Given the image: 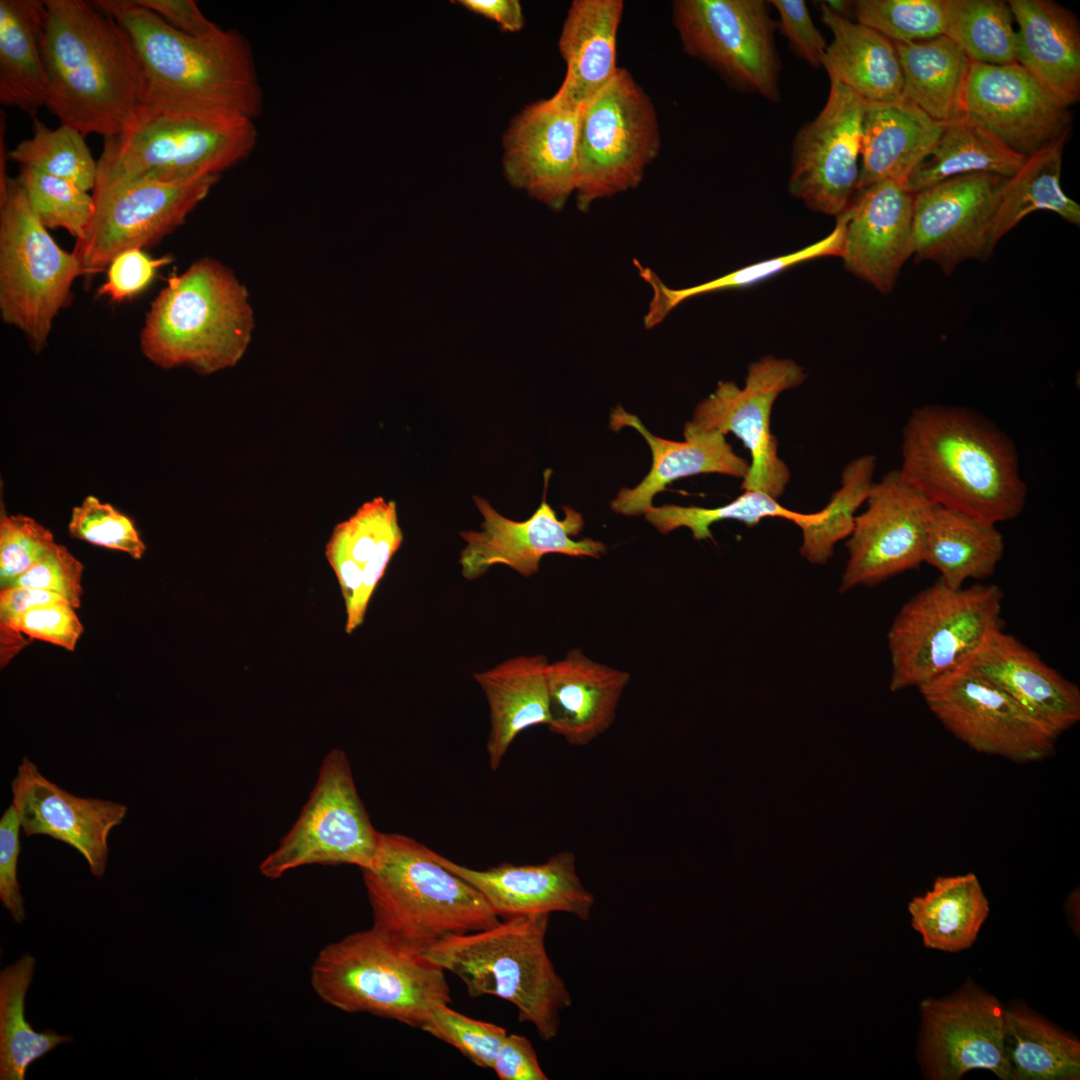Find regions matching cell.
<instances>
[{"instance_id":"6da1fadb","label":"cell","mask_w":1080,"mask_h":1080,"mask_svg":"<svg viewBox=\"0 0 1080 1080\" xmlns=\"http://www.w3.org/2000/svg\"><path fill=\"white\" fill-rule=\"evenodd\" d=\"M903 477L936 505L999 523L1019 516L1028 486L1012 439L975 409L915 408L902 429Z\"/></svg>"},{"instance_id":"7a4b0ae2","label":"cell","mask_w":1080,"mask_h":1080,"mask_svg":"<svg viewBox=\"0 0 1080 1080\" xmlns=\"http://www.w3.org/2000/svg\"><path fill=\"white\" fill-rule=\"evenodd\" d=\"M46 107L84 136H118L141 104L140 63L126 30L91 1L44 0Z\"/></svg>"},{"instance_id":"3957f363","label":"cell","mask_w":1080,"mask_h":1080,"mask_svg":"<svg viewBox=\"0 0 1080 1080\" xmlns=\"http://www.w3.org/2000/svg\"><path fill=\"white\" fill-rule=\"evenodd\" d=\"M91 2L131 38L141 69V103L252 120L260 115L263 91L253 53L237 31L196 38L134 0Z\"/></svg>"},{"instance_id":"277c9868","label":"cell","mask_w":1080,"mask_h":1080,"mask_svg":"<svg viewBox=\"0 0 1080 1080\" xmlns=\"http://www.w3.org/2000/svg\"><path fill=\"white\" fill-rule=\"evenodd\" d=\"M254 328L246 287L213 258L172 275L146 315L140 349L163 369L187 366L208 375L234 366Z\"/></svg>"},{"instance_id":"5b68a950","label":"cell","mask_w":1080,"mask_h":1080,"mask_svg":"<svg viewBox=\"0 0 1080 1080\" xmlns=\"http://www.w3.org/2000/svg\"><path fill=\"white\" fill-rule=\"evenodd\" d=\"M362 873L372 926L421 952L448 936L500 922L476 888L409 836L382 833L377 854Z\"/></svg>"},{"instance_id":"8992f818","label":"cell","mask_w":1080,"mask_h":1080,"mask_svg":"<svg viewBox=\"0 0 1080 1080\" xmlns=\"http://www.w3.org/2000/svg\"><path fill=\"white\" fill-rule=\"evenodd\" d=\"M550 914L504 919L485 930L448 936L423 951L456 975L470 997L494 995L511 1002L520 1022L544 1041L560 1030V1013L572 1005L545 946Z\"/></svg>"},{"instance_id":"52a82bcc","label":"cell","mask_w":1080,"mask_h":1080,"mask_svg":"<svg viewBox=\"0 0 1080 1080\" xmlns=\"http://www.w3.org/2000/svg\"><path fill=\"white\" fill-rule=\"evenodd\" d=\"M444 971L372 926L326 945L311 966L310 982L338 1010L421 1029L435 1007L451 1002Z\"/></svg>"},{"instance_id":"ba28073f","label":"cell","mask_w":1080,"mask_h":1080,"mask_svg":"<svg viewBox=\"0 0 1080 1080\" xmlns=\"http://www.w3.org/2000/svg\"><path fill=\"white\" fill-rule=\"evenodd\" d=\"M256 141L247 117L141 103L123 132L105 139L97 176L164 183L220 176Z\"/></svg>"},{"instance_id":"9c48e42d","label":"cell","mask_w":1080,"mask_h":1080,"mask_svg":"<svg viewBox=\"0 0 1080 1080\" xmlns=\"http://www.w3.org/2000/svg\"><path fill=\"white\" fill-rule=\"evenodd\" d=\"M1002 600L995 584L951 588L940 579L911 597L887 634L890 689L919 688L966 662L1002 629Z\"/></svg>"},{"instance_id":"30bf717a","label":"cell","mask_w":1080,"mask_h":1080,"mask_svg":"<svg viewBox=\"0 0 1080 1080\" xmlns=\"http://www.w3.org/2000/svg\"><path fill=\"white\" fill-rule=\"evenodd\" d=\"M83 276L76 256L63 250L31 209L18 178L0 190V315L35 353L45 349L58 313Z\"/></svg>"},{"instance_id":"8fae6325","label":"cell","mask_w":1080,"mask_h":1080,"mask_svg":"<svg viewBox=\"0 0 1080 1080\" xmlns=\"http://www.w3.org/2000/svg\"><path fill=\"white\" fill-rule=\"evenodd\" d=\"M660 150L656 110L626 70L581 110L575 195L585 212L597 200L635 188Z\"/></svg>"},{"instance_id":"7c38bea8","label":"cell","mask_w":1080,"mask_h":1080,"mask_svg":"<svg viewBox=\"0 0 1080 1080\" xmlns=\"http://www.w3.org/2000/svg\"><path fill=\"white\" fill-rule=\"evenodd\" d=\"M381 836L357 792L346 754L333 749L297 820L259 870L268 879L313 864H349L362 870L374 860Z\"/></svg>"},{"instance_id":"4fadbf2b","label":"cell","mask_w":1080,"mask_h":1080,"mask_svg":"<svg viewBox=\"0 0 1080 1080\" xmlns=\"http://www.w3.org/2000/svg\"><path fill=\"white\" fill-rule=\"evenodd\" d=\"M219 178L164 183L97 176L92 218L72 250L83 275L102 272L126 250L160 242L185 222Z\"/></svg>"},{"instance_id":"5bb4252c","label":"cell","mask_w":1080,"mask_h":1080,"mask_svg":"<svg viewBox=\"0 0 1080 1080\" xmlns=\"http://www.w3.org/2000/svg\"><path fill=\"white\" fill-rule=\"evenodd\" d=\"M673 22L684 51L731 86L780 100L777 23L763 0H678Z\"/></svg>"},{"instance_id":"9a60e30c","label":"cell","mask_w":1080,"mask_h":1080,"mask_svg":"<svg viewBox=\"0 0 1080 1080\" xmlns=\"http://www.w3.org/2000/svg\"><path fill=\"white\" fill-rule=\"evenodd\" d=\"M807 375L788 358L767 355L748 367L743 387L721 381L694 409L693 426L704 431L734 434L750 453L749 470L741 489L761 491L778 499L789 481L790 470L780 458L778 440L771 432L776 399L800 386Z\"/></svg>"},{"instance_id":"2e32d148","label":"cell","mask_w":1080,"mask_h":1080,"mask_svg":"<svg viewBox=\"0 0 1080 1080\" xmlns=\"http://www.w3.org/2000/svg\"><path fill=\"white\" fill-rule=\"evenodd\" d=\"M918 689L944 728L977 752L1016 763L1055 752L1057 738L966 662Z\"/></svg>"},{"instance_id":"e0dca14e","label":"cell","mask_w":1080,"mask_h":1080,"mask_svg":"<svg viewBox=\"0 0 1080 1080\" xmlns=\"http://www.w3.org/2000/svg\"><path fill=\"white\" fill-rule=\"evenodd\" d=\"M1004 177L973 173L914 194L910 258L932 262L946 275L969 260L986 261Z\"/></svg>"},{"instance_id":"ac0fdd59","label":"cell","mask_w":1080,"mask_h":1080,"mask_svg":"<svg viewBox=\"0 0 1080 1080\" xmlns=\"http://www.w3.org/2000/svg\"><path fill=\"white\" fill-rule=\"evenodd\" d=\"M829 79L824 107L794 137L788 189L809 209L837 217L857 194L865 102Z\"/></svg>"},{"instance_id":"d6986e66","label":"cell","mask_w":1080,"mask_h":1080,"mask_svg":"<svg viewBox=\"0 0 1080 1080\" xmlns=\"http://www.w3.org/2000/svg\"><path fill=\"white\" fill-rule=\"evenodd\" d=\"M866 510L848 537L840 591L875 586L923 563L927 525L934 507L900 469L874 482Z\"/></svg>"},{"instance_id":"ffe728a7","label":"cell","mask_w":1080,"mask_h":1080,"mask_svg":"<svg viewBox=\"0 0 1080 1080\" xmlns=\"http://www.w3.org/2000/svg\"><path fill=\"white\" fill-rule=\"evenodd\" d=\"M919 1059L932 1080H958L974 1069H985L1011 1080L1005 1050L1006 1009L996 997L967 982L943 999L927 998L920 1005Z\"/></svg>"},{"instance_id":"44dd1931","label":"cell","mask_w":1080,"mask_h":1080,"mask_svg":"<svg viewBox=\"0 0 1080 1080\" xmlns=\"http://www.w3.org/2000/svg\"><path fill=\"white\" fill-rule=\"evenodd\" d=\"M474 501L483 522L479 531L460 532L466 546L461 551L459 563L466 580L478 579L498 564L529 578L539 571L540 561L546 554L599 559L607 551L601 541L589 537L574 539L584 527L583 516L564 506L565 516L559 519L546 502L545 492L540 506L524 521L504 517L479 496H474Z\"/></svg>"},{"instance_id":"7402d4cb","label":"cell","mask_w":1080,"mask_h":1080,"mask_svg":"<svg viewBox=\"0 0 1080 1080\" xmlns=\"http://www.w3.org/2000/svg\"><path fill=\"white\" fill-rule=\"evenodd\" d=\"M580 113L554 94L522 109L503 135L508 182L554 210L575 193Z\"/></svg>"},{"instance_id":"603a6c76","label":"cell","mask_w":1080,"mask_h":1080,"mask_svg":"<svg viewBox=\"0 0 1080 1080\" xmlns=\"http://www.w3.org/2000/svg\"><path fill=\"white\" fill-rule=\"evenodd\" d=\"M1069 108L1018 63L971 62L965 114L1026 158L1070 132Z\"/></svg>"},{"instance_id":"cb8c5ba5","label":"cell","mask_w":1080,"mask_h":1080,"mask_svg":"<svg viewBox=\"0 0 1080 1080\" xmlns=\"http://www.w3.org/2000/svg\"><path fill=\"white\" fill-rule=\"evenodd\" d=\"M12 793L26 836L46 835L71 846L85 858L95 877H103L109 834L123 822L127 806L75 796L43 776L28 757L18 767Z\"/></svg>"},{"instance_id":"d4e9b609","label":"cell","mask_w":1080,"mask_h":1080,"mask_svg":"<svg viewBox=\"0 0 1080 1080\" xmlns=\"http://www.w3.org/2000/svg\"><path fill=\"white\" fill-rule=\"evenodd\" d=\"M433 858L458 875L487 900L498 917L565 912L581 921L590 918L595 896L582 883L576 856L562 851L536 865L503 863L485 870L459 865L431 850Z\"/></svg>"},{"instance_id":"484cf974","label":"cell","mask_w":1080,"mask_h":1080,"mask_svg":"<svg viewBox=\"0 0 1080 1080\" xmlns=\"http://www.w3.org/2000/svg\"><path fill=\"white\" fill-rule=\"evenodd\" d=\"M914 194L894 180L858 192L848 207L845 268L882 294L890 293L910 259Z\"/></svg>"},{"instance_id":"4316f807","label":"cell","mask_w":1080,"mask_h":1080,"mask_svg":"<svg viewBox=\"0 0 1080 1080\" xmlns=\"http://www.w3.org/2000/svg\"><path fill=\"white\" fill-rule=\"evenodd\" d=\"M1055 738L1080 720L1078 686L1012 635L995 630L966 661Z\"/></svg>"},{"instance_id":"83f0119b","label":"cell","mask_w":1080,"mask_h":1080,"mask_svg":"<svg viewBox=\"0 0 1080 1080\" xmlns=\"http://www.w3.org/2000/svg\"><path fill=\"white\" fill-rule=\"evenodd\" d=\"M609 427L613 431L634 428L652 453L651 469L644 479L633 488H622L611 501L617 514L644 515L653 498L675 480L711 473L743 479L749 470V461L734 452L726 435L698 429L689 421L684 425L683 441L668 440L652 434L636 415L618 405L610 415Z\"/></svg>"},{"instance_id":"f1b7e54d","label":"cell","mask_w":1080,"mask_h":1080,"mask_svg":"<svg viewBox=\"0 0 1080 1080\" xmlns=\"http://www.w3.org/2000/svg\"><path fill=\"white\" fill-rule=\"evenodd\" d=\"M402 541L396 504L380 496L334 528L325 555L345 601L346 633L362 624L370 598Z\"/></svg>"},{"instance_id":"f546056e","label":"cell","mask_w":1080,"mask_h":1080,"mask_svg":"<svg viewBox=\"0 0 1080 1080\" xmlns=\"http://www.w3.org/2000/svg\"><path fill=\"white\" fill-rule=\"evenodd\" d=\"M629 682L627 671L571 648L548 667L549 730L571 746H587L614 723Z\"/></svg>"},{"instance_id":"4dcf8cb0","label":"cell","mask_w":1080,"mask_h":1080,"mask_svg":"<svg viewBox=\"0 0 1080 1080\" xmlns=\"http://www.w3.org/2000/svg\"><path fill=\"white\" fill-rule=\"evenodd\" d=\"M1018 26L1017 63L1066 106L1080 98L1077 17L1049 0L1007 1Z\"/></svg>"},{"instance_id":"1f68e13d","label":"cell","mask_w":1080,"mask_h":1080,"mask_svg":"<svg viewBox=\"0 0 1080 1080\" xmlns=\"http://www.w3.org/2000/svg\"><path fill=\"white\" fill-rule=\"evenodd\" d=\"M944 128L906 99L864 103L857 193L882 181L904 186L930 154Z\"/></svg>"},{"instance_id":"d6a6232c","label":"cell","mask_w":1080,"mask_h":1080,"mask_svg":"<svg viewBox=\"0 0 1080 1080\" xmlns=\"http://www.w3.org/2000/svg\"><path fill=\"white\" fill-rule=\"evenodd\" d=\"M623 7L621 0H575L567 12L558 42L566 73L555 94L575 109L582 110L619 70L616 46Z\"/></svg>"},{"instance_id":"836d02e7","label":"cell","mask_w":1080,"mask_h":1080,"mask_svg":"<svg viewBox=\"0 0 1080 1080\" xmlns=\"http://www.w3.org/2000/svg\"><path fill=\"white\" fill-rule=\"evenodd\" d=\"M549 664L543 654L520 655L473 674L489 705L491 729L486 750L493 771L522 731L548 725Z\"/></svg>"},{"instance_id":"e575fe53","label":"cell","mask_w":1080,"mask_h":1080,"mask_svg":"<svg viewBox=\"0 0 1080 1080\" xmlns=\"http://www.w3.org/2000/svg\"><path fill=\"white\" fill-rule=\"evenodd\" d=\"M822 22L832 34L822 67L866 103L903 98V74L894 43L859 22L831 13L818 2Z\"/></svg>"},{"instance_id":"d590c367","label":"cell","mask_w":1080,"mask_h":1080,"mask_svg":"<svg viewBox=\"0 0 1080 1080\" xmlns=\"http://www.w3.org/2000/svg\"><path fill=\"white\" fill-rule=\"evenodd\" d=\"M44 0H0V103L37 117L48 83L40 40Z\"/></svg>"},{"instance_id":"8d00e7d4","label":"cell","mask_w":1080,"mask_h":1080,"mask_svg":"<svg viewBox=\"0 0 1080 1080\" xmlns=\"http://www.w3.org/2000/svg\"><path fill=\"white\" fill-rule=\"evenodd\" d=\"M1004 551V536L996 523L934 505L926 530L923 562L936 568L947 586L960 588L969 579L991 576Z\"/></svg>"},{"instance_id":"74e56055","label":"cell","mask_w":1080,"mask_h":1080,"mask_svg":"<svg viewBox=\"0 0 1080 1080\" xmlns=\"http://www.w3.org/2000/svg\"><path fill=\"white\" fill-rule=\"evenodd\" d=\"M894 45L903 74V99L942 123L964 117L972 62L964 51L945 35Z\"/></svg>"},{"instance_id":"f35d334b","label":"cell","mask_w":1080,"mask_h":1080,"mask_svg":"<svg viewBox=\"0 0 1080 1080\" xmlns=\"http://www.w3.org/2000/svg\"><path fill=\"white\" fill-rule=\"evenodd\" d=\"M908 910L927 948L959 952L970 948L989 915V901L974 873L939 876Z\"/></svg>"},{"instance_id":"ab89813d","label":"cell","mask_w":1080,"mask_h":1080,"mask_svg":"<svg viewBox=\"0 0 1080 1080\" xmlns=\"http://www.w3.org/2000/svg\"><path fill=\"white\" fill-rule=\"evenodd\" d=\"M1025 160L1026 157L1011 150L983 125L965 115L944 123L934 148L911 173L904 187L915 194L947 179L973 173L1009 178Z\"/></svg>"},{"instance_id":"60d3db41","label":"cell","mask_w":1080,"mask_h":1080,"mask_svg":"<svg viewBox=\"0 0 1080 1080\" xmlns=\"http://www.w3.org/2000/svg\"><path fill=\"white\" fill-rule=\"evenodd\" d=\"M1069 132L1026 158L1001 189L995 216L992 243L998 242L1026 216L1038 211L1053 212L1066 222L1080 225V206L1068 197L1060 183L1063 151Z\"/></svg>"},{"instance_id":"b9f144b4","label":"cell","mask_w":1080,"mask_h":1080,"mask_svg":"<svg viewBox=\"0 0 1080 1080\" xmlns=\"http://www.w3.org/2000/svg\"><path fill=\"white\" fill-rule=\"evenodd\" d=\"M1005 1050L1011 1080L1080 1078V1042L1027 1009H1006Z\"/></svg>"},{"instance_id":"7bdbcfd3","label":"cell","mask_w":1080,"mask_h":1080,"mask_svg":"<svg viewBox=\"0 0 1080 1080\" xmlns=\"http://www.w3.org/2000/svg\"><path fill=\"white\" fill-rule=\"evenodd\" d=\"M848 209L836 217L833 230L823 239L789 254L776 256L739 268L702 284L673 289L662 282L650 268L634 261L640 276L651 286L652 298L644 316V326L650 329L660 324L666 316L683 301L721 290L748 287L774 276L800 263L827 256L840 257L843 253Z\"/></svg>"},{"instance_id":"ee69618b","label":"cell","mask_w":1080,"mask_h":1080,"mask_svg":"<svg viewBox=\"0 0 1080 1080\" xmlns=\"http://www.w3.org/2000/svg\"><path fill=\"white\" fill-rule=\"evenodd\" d=\"M36 962L29 953L0 973V1079L24 1080L28 1067L70 1035L47 1029L36 1032L25 1018V998Z\"/></svg>"},{"instance_id":"f6af8a7d","label":"cell","mask_w":1080,"mask_h":1080,"mask_svg":"<svg viewBox=\"0 0 1080 1080\" xmlns=\"http://www.w3.org/2000/svg\"><path fill=\"white\" fill-rule=\"evenodd\" d=\"M944 35L972 62L1017 63V33L1007 1L944 0Z\"/></svg>"},{"instance_id":"bcb514c9","label":"cell","mask_w":1080,"mask_h":1080,"mask_svg":"<svg viewBox=\"0 0 1080 1080\" xmlns=\"http://www.w3.org/2000/svg\"><path fill=\"white\" fill-rule=\"evenodd\" d=\"M826 515L825 509L813 513H801L782 506L775 499L761 491L746 490L733 501L714 508L699 506H680L665 504L651 506L645 513V519L661 534H668L678 528H688L695 540L712 539L710 526L720 521L735 520L748 527L756 526L762 519L779 517L795 523L799 528L821 521Z\"/></svg>"},{"instance_id":"7dc6e473","label":"cell","mask_w":1080,"mask_h":1080,"mask_svg":"<svg viewBox=\"0 0 1080 1080\" xmlns=\"http://www.w3.org/2000/svg\"><path fill=\"white\" fill-rule=\"evenodd\" d=\"M877 466L876 456L861 455L851 460L841 473V485L824 508L825 517L802 527L801 555L810 563L826 564L835 545L850 536L856 512L866 502Z\"/></svg>"},{"instance_id":"c3c4849f","label":"cell","mask_w":1080,"mask_h":1080,"mask_svg":"<svg viewBox=\"0 0 1080 1080\" xmlns=\"http://www.w3.org/2000/svg\"><path fill=\"white\" fill-rule=\"evenodd\" d=\"M32 120V137L20 142L8 153V158L21 166L70 180L87 192L93 190L98 162L92 157L85 136L67 125L50 129L37 117Z\"/></svg>"},{"instance_id":"681fc988","label":"cell","mask_w":1080,"mask_h":1080,"mask_svg":"<svg viewBox=\"0 0 1080 1080\" xmlns=\"http://www.w3.org/2000/svg\"><path fill=\"white\" fill-rule=\"evenodd\" d=\"M31 209L47 229L63 228L83 236L94 212L92 195L76 183L21 166L17 177Z\"/></svg>"},{"instance_id":"f907efd6","label":"cell","mask_w":1080,"mask_h":1080,"mask_svg":"<svg viewBox=\"0 0 1080 1080\" xmlns=\"http://www.w3.org/2000/svg\"><path fill=\"white\" fill-rule=\"evenodd\" d=\"M853 15L894 43L925 41L945 31L944 0H858Z\"/></svg>"},{"instance_id":"816d5d0a","label":"cell","mask_w":1080,"mask_h":1080,"mask_svg":"<svg viewBox=\"0 0 1080 1080\" xmlns=\"http://www.w3.org/2000/svg\"><path fill=\"white\" fill-rule=\"evenodd\" d=\"M68 532L72 538L124 552L135 560L146 551L133 520L93 495L72 509Z\"/></svg>"},{"instance_id":"f5cc1de1","label":"cell","mask_w":1080,"mask_h":1080,"mask_svg":"<svg viewBox=\"0 0 1080 1080\" xmlns=\"http://www.w3.org/2000/svg\"><path fill=\"white\" fill-rule=\"evenodd\" d=\"M421 1029L454 1046L484 1069H492L507 1036L505 1028L469 1018L451 1009L448 1004L435 1007Z\"/></svg>"},{"instance_id":"db71d44e","label":"cell","mask_w":1080,"mask_h":1080,"mask_svg":"<svg viewBox=\"0 0 1080 1080\" xmlns=\"http://www.w3.org/2000/svg\"><path fill=\"white\" fill-rule=\"evenodd\" d=\"M56 544L53 533L35 519L2 512L0 587L41 561Z\"/></svg>"},{"instance_id":"11a10c76","label":"cell","mask_w":1080,"mask_h":1080,"mask_svg":"<svg viewBox=\"0 0 1080 1080\" xmlns=\"http://www.w3.org/2000/svg\"><path fill=\"white\" fill-rule=\"evenodd\" d=\"M84 566L63 545L56 546L38 563L8 581L1 589L26 587L64 597L75 609L81 605Z\"/></svg>"},{"instance_id":"9f6ffc18","label":"cell","mask_w":1080,"mask_h":1080,"mask_svg":"<svg viewBox=\"0 0 1080 1080\" xmlns=\"http://www.w3.org/2000/svg\"><path fill=\"white\" fill-rule=\"evenodd\" d=\"M171 261L170 256L152 258L139 248L126 250L109 264L107 280L97 294L113 302L129 300L145 290L159 268Z\"/></svg>"},{"instance_id":"6f0895ef","label":"cell","mask_w":1080,"mask_h":1080,"mask_svg":"<svg viewBox=\"0 0 1080 1080\" xmlns=\"http://www.w3.org/2000/svg\"><path fill=\"white\" fill-rule=\"evenodd\" d=\"M21 814L15 798L0 819V900L13 920L21 924L25 919L23 897L17 879L20 843Z\"/></svg>"},{"instance_id":"680465c9","label":"cell","mask_w":1080,"mask_h":1080,"mask_svg":"<svg viewBox=\"0 0 1080 1080\" xmlns=\"http://www.w3.org/2000/svg\"><path fill=\"white\" fill-rule=\"evenodd\" d=\"M18 629L32 639L73 651L84 627L75 608L68 602H59L27 610L19 619Z\"/></svg>"},{"instance_id":"91938a15","label":"cell","mask_w":1080,"mask_h":1080,"mask_svg":"<svg viewBox=\"0 0 1080 1080\" xmlns=\"http://www.w3.org/2000/svg\"><path fill=\"white\" fill-rule=\"evenodd\" d=\"M779 14V27L790 48L815 68L822 67L827 43L815 26L804 0H771Z\"/></svg>"},{"instance_id":"94428289","label":"cell","mask_w":1080,"mask_h":1080,"mask_svg":"<svg viewBox=\"0 0 1080 1080\" xmlns=\"http://www.w3.org/2000/svg\"><path fill=\"white\" fill-rule=\"evenodd\" d=\"M68 602L64 597L38 589L13 587L0 590V656L6 665L24 645L18 623L27 610L44 604ZM69 603V602H68ZM70 604V603H69Z\"/></svg>"},{"instance_id":"6125c7cd","label":"cell","mask_w":1080,"mask_h":1080,"mask_svg":"<svg viewBox=\"0 0 1080 1080\" xmlns=\"http://www.w3.org/2000/svg\"><path fill=\"white\" fill-rule=\"evenodd\" d=\"M492 1069L500 1080H547L531 1042L523 1035L505 1037Z\"/></svg>"},{"instance_id":"be15d7a7","label":"cell","mask_w":1080,"mask_h":1080,"mask_svg":"<svg viewBox=\"0 0 1080 1080\" xmlns=\"http://www.w3.org/2000/svg\"><path fill=\"white\" fill-rule=\"evenodd\" d=\"M178 31L196 38H207L223 29L204 16L194 0H134Z\"/></svg>"},{"instance_id":"e7e4bbea","label":"cell","mask_w":1080,"mask_h":1080,"mask_svg":"<svg viewBox=\"0 0 1080 1080\" xmlns=\"http://www.w3.org/2000/svg\"><path fill=\"white\" fill-rule=\"evenodd\" d=\"M456 3L495 21L506 32H518L525 23L522 6L517 0H459Z\"/></svg>"},{"instance_id":"03108f58","label":"cell","mask_w":1080,"mask_h":1080,"mask_svg":"<svg viewBox=\"0 0 1080 1080\" xmlns=\"http://www.w3.org/2000/svg\"><path fill=\"white\" fill-rule=\"evenodd\" d=\"M831 13L836 16L848 18L853 14V2L847 0L820 1Z\"/></svg>"}]
</instances>
